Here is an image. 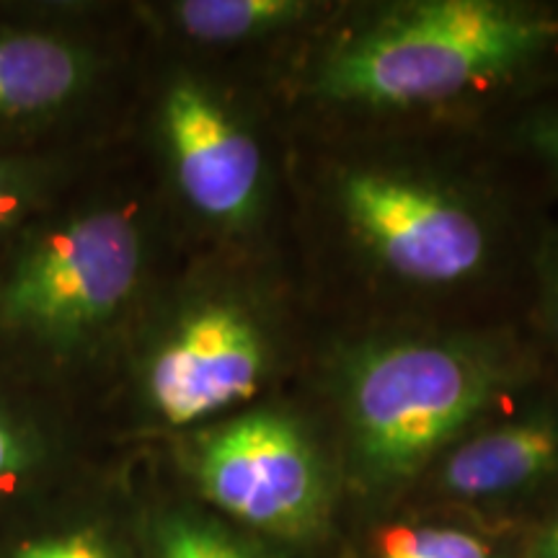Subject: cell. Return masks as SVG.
Returning <instances> with one entry per match:
<instances>
[{
  "mask_svg": "<svg viewBox=\"0 0 558 558\" xmlns=\"http://www.w3.org/2000/svg\"><path fill=\"white\" fill-rule=\"evenodd\" d=\"M104 177L99 158L0 254V369L90 422L160 284L156 197Z\"/></svg>",
  "mask_w": 558,
  "mask_h": 558,
  "instance_id": "1",
  "label": "cell"
},
{
  "mask_svg": "<svg viewBox=\"0 0 558 558\" xmlns=\"http://www.w3.org/2000/svg\"><path fill=\"white\" fill-rule=\"evenodd\" d=\"M132 73L114 11L0 0V153L107 150Z\"/></svg>",
  "mask_w": 558,
  "mask_h": 558,
  "instance_id": "2",
  "label": "cell"
},
{
  "mask_svg": "<svg viewBox=\"0 0 558 558\" xmlns=\"http://www.w3.org/2000/svg\"><path fill=\"white\" fill-rule=\"evenodd\" d=\"M264 367L259 324L233 292L158 284L101 407H122L137 432L181 437L254 399Z\"/></svg>",
  "mask_w": 558,
  "mask_h": 558,
  "instance_id": "3",
  "label": "cell"
},
{
  "mask_svg": "<svg viewBox=\"0 0 558 558\" xmlns=\"http://www.w3.org/2000/svg\"><path fill=\"white\" fill-rule=\"evenodd\" d=\"M558 39V19L497 0H435L390 13L331 54L320 90L337 101L414 107L512 73Z\"/></svg>",
  "mask_w": 558,
  "mask_h": 558,
  "instance_id": "4",
  "label": "cell"
},
{
  "mask_svg": "<svg viewBox=\"0 0 558 558\" xmlns=\"http://www.w3.org/2000/svg\"><path fill=\"white\" fill-rule=\"evenodd\" d=\"M148 94L143 132L163 194L192 226L209 233L241 230L262 197L264 156L256 137L190 60H171Z\"/></svg>",
  "mask_w": 558,
  "mask_h": 558,
  "instance_id": "5",
  "label": "cell"
},
{
  "mask_svg": "<svg viewBox=\"0 0 558 558\" xmlns=\"http://www.w3.org/2000/svg\"><path fill=\"white\" fill-rule=\"evenodd\" d=\"M492 390L494 375L463 349H375L349 378V416L362 458L383 476L414 471L486 407Z\"/></svg>",
  "mask_w": 558,
  "mask_h": 558,
  "instance_id": "6",
  "label": "cell"
},
{
  "mask_svg": "<svg viewBox=\"0 0 558 558\" xmlns=\"http://www.w3.org/2000/svg\"><path fill=\"white\" fill-rule=\"evenodd\" d=\"M194 492L264 533L303 535L324 512V478L308 439L269 411L230 414L181 435Z\"/></svg>",
  "mask_w": 558,
  "mask_h": 558,
  "instance_id": "7",
  "label": "cell"
},
{
  "mask_svg": "<svg viewBox=\"0 0 558 558\" xmlns=\"http://www.w3.org/2000/svg\"><path fill=\"white\" fill-rule=\"evenodd\" d=\"M341 205L375 256L409 282L450 284L486 259V233L465 207L416 181L357 171L341 184Z\"/></svg>",
  "mask_w": 558,
  "mask_h": 558,
  "instance_id": "8",
  "label": "cell"
},
{
  "mask_svg": "<svg viewBox=\"0 0 558 558\" xmlns=\"http://www.w3.org/2000/svg\"><path fill=\"white\" fill-rule=\"evenodd\" d=\"M94 422L0 369V518L75 478Z\"/></svg>",
  "mask_w": 558,
  "mask_h": 558,
  "instance_id": "9",
  "label": "cell"
},
{
  "mask_svg": "<svg viewBox=\"0 0 558 558\" xmlns=\"http://www.w3.org/2000/svg\"><path fill=\"white\" fill-rule=\"evenodd\" d=\"M558 463V422L527 418L486 432L456 450L445 465V486L460 497H494L541 478Z\"/></svg>",
  "mask_w": 558,
  "mask_h": 558,
  "instance_id": "10",
  "label": "cell"
},
{
  "mask_svg": "<svg viewBox=\"0 0 558 558\" xmlns=\"http://www.w3.org/2000/svg\"><path fill=\"white\" fill-rule=\"evenodd\" d=\"M73 481L0 518V558H122L109 527L78 509Z\"/></svg>",
  "mask_w": 558,
  "mask_h": 558,
  "instance_id": "11",
  "label": "cell"
},
{
  "mask_svg": "<svg viewBox=\"0 0 558 558\" xmlns=\"http://www.w3.org/2000/svg\"><path fill=\"white\" fill-rule=\"evenodd\" d=\"M305 9L295 0H177L140 11V19L166 45L207 52L269 34L303 16Z\"/></svg>",
  "mask_w": 558,
  "mask_h": 558,
  "instance_id": "12",
  "label": "cell"
},
{
  "mask_svg": "<svg viewBox=\"0 0 558 558\" xmlns=\"http://www.w3.org/2000/svg\"><path fill=\"white\" fill-rule=\"evenodd\" d=\"M107 150L0 153V254L34 215L70 190Z\"/></svg>",
  "mask_w": 558,
  "mask_h": 558,
  "instance_id": "13",
  "label": "cell"
},
{
  "mask_svg": "<svg viewBox=\"0 0 558 558\" xmlns=\"http://www.w3.org/2000/svg\"><path fill=\"white\" fill-rule=\"evenodd\" d=\"M150 558H259L213 518L184 507L160 509L145 530Z\"/></svg>",
  "mask_w": 558,
  "mask_h": 558,
  "instance_id": "14",
  "label": "cell"
},
{
  "mask_svg": "<svg viewBox=\"0 0 558 558\" xmlns=\"http://www.w3.org/2000/svg\"><path fill=\"white\" fill-rule=\"evenodd\" d=\"M378 558H492L486 543L452 527L396 525L380 533Z\"/></svg>",
  "mask_w": 558,
  "mask_h": 558,
  "instance_id": "15",
  "label": "cell"
},
{
  "mask_svg": "<svg viewBox=\"0 0 558 558\" xmlns=\"http://www.w3.org/2000/svg\"><path fill=\"white\" fill-rule=\"evenodd\" d=\"M530 143L535 145V150L543 158H548L558 169V117H548V120H541L535 124L530 130Z\"/></svg>",
  "mask_w": 558,
  "mask_h": 558,
  "instance_id": "16",
  "label": "cell"
},
{
  "mask_svg": "<svg viewBox=\"0 0 558 558\" xmlns=\"http://www.w3.org/2000/svg\"><path fill=\"white\" fill-rule=\"evenodd\" d=\"M535 558H558V512L543 533L538 548H535Z\"/></svg>",
  "mask_w": 558,
  "mask_h": 558,
  "instance_id": "17",
  "label": "cell"
},
{
  "mask_svg": "<svg viewBox=\"0 0 558 558\" xmlns=\"http://www.w3.org/2000/svg\"><path fill=\"white\" fill-rule=\"evenodd\" d=\"M556 326H558V275H556Z\"/></svg>",
  "mask_w": 558,
  "mask_h": 558,
  "instance_id": "18",
  "label": "cell"
}]
</instances>
